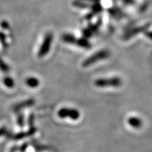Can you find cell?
Listing matches in <instances>:
<instances>
[{
  "instance_id": "obj_6",
  "label": "cell",
  "mask_w": 152,
  "mask_h": 152,
  "mask_svg": "<svg viewBox=\"0 0 152 152\" xmlns=\"http://www.w3.org/2000/svg\"><path fill=\"white\" fill-rule=\"evenodd\" d=\"M28 85L30 87H35L39 84V81L36 78H29L28 80Z\"/></svg>"
},
{
  "instance_id": "obj_1",
  "label": "cell",
  "mask_w": 152,
  "mask_h": 152,
  "mask_svg": "<svg viewBox=\"0 0 152 152\" xmlns=\"http://www.w3.org/2000/svg\"><path fill=\"white\" fill-rule=\"evenodd\" d=\"M110 56V52L108 50H100L99 52L95 53L92 56L86 58L83 63V67H88L96 63L99 61L106 59L109 58Z\"/></svg>"
},
{
  "instance_id": "obj_4",
  "label": "cell",
  "mask_w": 152,
  "mask_h": 152,
  "mask_svg": "<svg viewBox=\"0 0 152 152\" xmlns=\"http://www.w3.org/2000/svg\"><path fill=\"white\" fill-rule=\"evenodd\" d=\"M52 39L53 35L52 33H48L46 36H45L43 42L42 44V46L40 47V49H39V53H38V56H39V57H42L49 52L51 45H52Z\"/></svg>"
},
{
  "instance_id": "obj_3",
  "label": "cell",
  "mask_w": 152,
  "mask_h": 152,
  "mask_svg": "<svg viewBox=\"0 0 152 152\" xmlns=\"http://www.w3.org/2000/svg\"><path fill=\"white\" fill-rule=\"evenodd\" d=\"M58 116L61 118H70L76 121L80 116V112L77 109H69V108H63L61 109L58 112Z\"/></svg>"
},
{
  "instance_id": "obj_2",
  "label": "cell",
  "mask_w": 152,
  "mask_h": 152,
  "mask_svg": "<svg viewBox=\"0 0 152 152\" xmlns=\"http://www.w3.org/2000/svg\"><path fill=\"white\" fill-rule=\"evenodd\" d=\"M94 84L99 87H118L122 85V80L118 77L102 78L96 80Z\"/></svg>"
},
{
  "instance_id": "obj_5",
  "label": "cell",
  "mask_w": 152,
  "mask_h": 152,
  "mask_svg": "<svg viewBox=\"0 0 152 152\" xmlns=\"http://www.w3.org/2000/svg\"><path fill=\"white\" fill-rule=\"evenodd\" d=\"M128 124L134 128H140L142 126V121L137 117H130L128 119Z\"/></svg>"
}]
</instances>
